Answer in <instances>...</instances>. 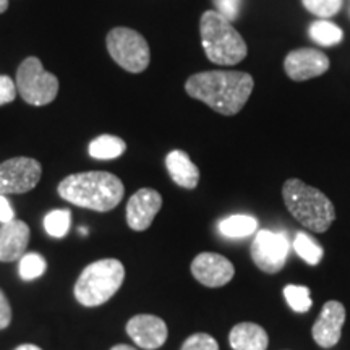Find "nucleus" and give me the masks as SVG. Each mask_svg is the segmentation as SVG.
Wrapping results in <instances>:
<instances>
[{
    "instance_id": "1",
    "label": "nucleus",
    "mask_w": 350,
    "mask_h": 350,
    "mask_svg": "<svg viewBox=\"0 0 350 350\" xmlns=\"http://www.w3.org/2000/svg\"><path fill=\"white\" fill-rule=\"evenodd\" d=\"M253 86L255 81L248 73L211 70L188 78L185 91L190 98L201 100L221 116H235L247 104Z\"/></svg>"
},
{
    "instance_id": "2",
    "label": "nucleus",
    "mask_w": 350,
    "mask_h": 350,
    "mask_svg": "<svg viewBox=\"0 0 350 350\" xmlns=\"http://www.w3.org/2000/svg\"><path fill=\"white\" fill-rule=\"evenodd\" d=\"M60 198L91 211L107 213L120 204L125 195L124 183L109 172H80L65 177L57 187Z\"/></svg>"
},
{
    "instance_id": "3",
    "label": "nucleus",
    "mask_w": 350,
    "mask_h": 350,
    "mask_svg": "<svg viewBox=\"0 0 350 350\" xmlns=\"http://www.w3.org/2000/svg\"><path fill=\"white\" fill-rule=\"evenodd\" d=\"M282 200L288 213L312 232H326L336 219L332 201L318 188L306 185L299 178L284 182Z\"/></svg>"
},
{
    "instance_id": "4",
    "label": "nucleus",
    "mask_w": 350,
    "mask_h": 350,
    "mask_svg": "<svg viewBox=\"0 0 350 350\" xmlns=\"http://www.w3.org/2000/svg\"><path fill=\"white\" fill-rule=\"evenodd\" d=\"M201 44L213 64L235 65L247 57L248 47L234 25L216 10H206L200 20Z\"/></svg>"
},
{
    "instance_id": "5",
    "label": "nucleus",
    "mask_w": 350,
    "mask_h": 350,
    "mask_svg": "<svg viewBox=\"0 0 350 350\" xmlns=\"http://www.w3.org/2000/svg\"><path fill=\"white\" fill-rule=\"evenodd\" d=\"M124 279V265L116 258H104L83 269L73 287V294L83 306H99L119 292Z\"/></svg>"
},
{
    "instance_id": "6",
    "label": "nucleus",
    "mask_w": 350,
    "mask_h": 350,
    "mask_svg": "<svg viewBox=\"0 0 350 350\" xmlns=\"http://www.w3.org/2000/svg\"><path fill=\"white\" fill-rule=\"evenodd\" d=\"M15 85L25 103L38 107L51 104L59 93V80L54 73L44 70L38 57H28L20 64Z\"/></svg>"
},
{
    "instance_id": "7",
    "label": "nucleus",
    "mask_w": 350,
    "mask_h": 350,
    "mask_svg": "<svg viewBox=\"0 0 350 350\" xmlns=\"http://www.w3.org/2000/svg\"><path fill=\"white\" fill-rule=\"evenodd\" d=\"M106 44L113 62L126 72L142 73L150 65V46L146 39L135 29L125 26L113 28L107 34Z\"/></svg>"
},
{
    "instance_id": "8",
    "label": "nucleus",
    "mask_w": 350,
    "mask_h": 350,
    "mask_svg": "<svg viewBox=\"0 0 350 350\" xmlns=\"http://www.w3.org/2000/svg\"><path fill=\"white\" fill-rule=\"evenodd\" d=\"M42 167L33 157H13L0 164V195L31 191L41 180Z\"/></svg>"
},
{
    "instance_id": "9",
    "label": "nucleus",
    "mask_w": 350,
    "mask_h": 350,
    "mask_svg": "<svg viewBox=\"0 0 350 350\" xmlns=\"http://www.w3.org/2000/svg\"><path fill=\"white\" fill-rule=\"evenodd\" d=\"M250 253L258 268L268 274H275L286 266L288 240L278 232L260 230L253 240Z\"/></svg>"
},
{
    "instance_id": "10",
    "label": "nucleus",
    "mask_w": 350,
    "mask_h": 350,
    "mask_svg": "<svg viewBox=\"0 0 350 350\" xmlns=\"http://www.w3.org/2000/svg\"><path fill=\"white\" fill-rule=\"evenodd\" d=\"M329 68V59L325 52L317 49L291 51L284 59V70L294 81H306L317 78Z\"/></svg>"
},
{
    "instance_id": "11",
    "label": "nucleus",
    "mask_w": 350,
    "mask_h": 350,
    "mask_svg": "<svg viewBox=\"0 0 350 350\" xmlns=\"http://www.w3.org/2000/svg\"><path fill=\"white\" fill-rule=\"evenodd\" d=\"M191 274L200 284L206 287H222L235 275V268L230 260L217 253H200L191 261Z\"/></svg>"
},
{
    "instance_id": "12",
    "label": "nucleus",
    "mask_w": 350,
    "mask_h": 350,
    "mask_svg": "<svg viewBox=\"0 0 350 350\" xmlns=\"http://www.w3.org/2000/svg\"><path fill=\"white\" fill-rule=\"evenodd\" d=\"M125 329L131 340L144 350L163 347L169 336L164 319L154 314H137L126 323Z\"/></svg>"
},
{
    "instance_id": "13",
    "label": "nucleus",
    "mask_w": 350,
    "mask_h": 350,
    "mask_svg": "<svg viewBox=\"0 0 350 350\" xmlns=\"http://www.w3.org/2000/svg\"><path fill=\"white\" fill-rule=\"evenodd\" d=\"M163 208V196L152 188H142L126 203V224L130 229L143 232L152 224Z\"/></svg>"
},
{
    "instance_id": "14",
    "label": "nucleus",
    "mask_w": 350,
    "mask_h": 350,
    "mask_svg": "<svg viewBox=\"0 0 350 350\" xmlns=\"http://www.w3.org/2000/svg\"><path fill=\"white\" fill-rule=\"evenodd\" d=\"M344 323L345 306L338 300L326 301L312 329L314 342L323 349L334 347L340 340Z\"/></svg>"
},
{
    "instance_id": "15",
    "label": "nucleus",
    "mask_w": 350,
    "mask_h": 350,
    "mask_svg": "<svg viewBox=\"0 0 350 350\" xmlns=\"http://www.w3.org/2000/svg\"><path fill=\"white\" fill-rule=\"evenodd\" d=\"M29 227L25 221L13 219L0 227V261L12 262L25 255L29 243Z\"/></svg>"
},
{
    "instance_id": "16",
    "label": "nucleus",
    "mask_w": 350,
    "mask_h": 350,
    "mask_svg": "<svg viewBox=\"0 0 350 350\" xmlns=\"http://www.w3.org/2000/svg\"><path fill=\"white\" fill-rule=\"evenodd\" d=\"M165 167L170 178L177 183L178 187L193 190L198 187L200 182V169L190 159V156L182 150H174L165 156Z\"/></svg>"
},
{
    "instance_id": "17",
    "label": "nucleus",
    "mask_w": 350,
    "mask_h": 350,
    "mask_svg": "<svg viewBox=\"0 0 350 350\" xmlns=\"http://www.w3.org/2000/svg\"><path fill=\"white\" fill-rule=\"evenodd\" d=\"M229 344L234 350H266L269 338L256 323H239L230 329Z\"/></svg>"
},
{
    "instance_id": "18",
    "label": "nucleus",
    "mask_w": 350,
    "mask_h": 350,
    "mask_svg": "<svg viewBox=\"0 0 350 350\" xmlns=\"http://www.w3.org/2000/svg\"><path fill=\"white\" fill-rule=\"evenodd\" d=\"M126 151V143L119 137L113 135H100L94 138L88 146V152L93 159L111 161L120 157Z\"/></svg>"
},
{
    "instance_id": "19",
    "label": "nucleus",
    "mask_w": 350,
    "mask_h": 350,
    "mask_svg": "<svg viewBox=\"0 0 350 350\" xmlns=\"http://www.w3.org/2000/svg\"><path fill=\"white\" fill-rule=\"evenodd\" d=\"M258 222L247 214H234L219 222V232L227 239H243L256 232Z\"/></svg>"
},
{
    "instance_id": "20",
    "label": "nucleus",
    "mask_w": 350,
    "mask_h": 350,
    "mask_svg": "<svg viewBox=\"0 0 350 350\" xmlns=\"http://www.w3.org/2000/svg\"><path fill=\"white\" fill-rule=\"evenodd\" d=\"M310 36H312L313 41L319 44V46L331 47L342 41L344 33L338 25L321 18L314 21V23L310 26Z\"/></svg>"
},
{
    "instance_id": "21",
    "label": "nucleus",
    "mask_w": 350,
    "mask_h": 350,
    "mask_svg": "<svg viewBox=\"0 0 350 350\" xmlns=\"http://www.w3.org/2000/svg\"><path fill=\"white\" fill-rule=\"evenodd\" d=\"M294 248L297 255H299L306 265L312 266L318 265V262L323 260V255H325L321 245H319L314 239L310 237V235L304 234V232H299V234H297V237L294 240Z\"/></svg>"
},
{
    "instance_id": "22",
    "label": "nucleus",
    "mask_w": 350,
    "mask_h": 350,
    "mask_svg": "<svg viewBox=\"0 0 350 350\" xmlns=\"http://www.w3.org/2000/svg\"><path fill=\"white\" fill-rule=\"evenodd\" d=\"M72 226V213L68 209H54L44 217V229L54 239H64Z\"/></svg>"
},
{
    "instance_id": "23",
    "label": "nucleus",
    "mask_w": 350,
    "mask_h": 350,
    "mask_svg": "<svg viewBox=\"0 0 350 350\" xmlns=\"http://www.w3.org/2000/svg\"><path fill=\"white\" fill-rule=\"evenodd\" d=\"M47 269V261L44 260L42 255L39 253H25L20 258L18 273L23 281H34V279L41 278Z\"/></svg>"
},
{
    "instance_id": "24",
    "label": "nucleus",
    "mask_w": 350,
    "mask_h": 350,
    "mask_svg": "<svg viewBox=\"0 0 350 350\" xmlns=\"http://www.w3.org/2000/svg\"><path fill=\"white\" fill-rule=\"evenodd\" d=\"M284 297H286L288 306L297 313H306L313 305L312 295H310V288L305 286L291 284V286L284 288Z\"/></svg>"
},
{
    "instance_id": "25",
    "label": "nucleus",
    "mask_w": 350,
    "mask_h": 350,
    "mask_svg": "<svg viewBox=\"0 0 350 350\" xmlns=\"http://www.w3.org/2000/svg\"><path fill=\"white\" fill-rule=\"evenodd\" d=\"M301 3L310 13L326 20L334 16L342 8L344 0H301Z\"/></svg>"
},
{
    "instance_id": "26",
    "label": "nucleus",
    "mask_w": 350,
    "mask_h": 350,
    "mask_svg": "<svg viewBox=\"0 0 350 350\" xmlns=\"http://www.w3.org/2000/svg\"><path fill=\"white\" fill-rule=\"evenodd\" d=\"M213 3L219 15L224 16L230 23L237 21L242 15L243 0H213Z\"/></svg>"
},
{
    "instance_id": "27",
    "label": "nucleus",
    "mask_w": 350,
    "mask_h": 350,
    "mask_svg": "<svg viewBox=\"0 0 350 350\" xmlns=\"http://www.w3.org/2000/svg\"><path fill=\"white\" fill-rule=\"evenodd\" d=\"M180 350H219V344L213 336L198 332V334L188 336Z\"/></svg>"
},
{
    "instance_id": "28",
    "label": "nucleus",
    "mask_w": 350,
    "mask_h": 350,
    "mask_svg": "<svg viewBox=\"0 0 350 350\" xmlns=\"http://www.w3.org/2000/svg\"><path fill=\"white\" fill-rule=\"evenodd\" d=\"M16 85L10 77L0 75V106H5L8 103H13L16 98Z\"/></svg>"
},
{
    "instance_id": "29",
    "label": "nucleus",
    "mask_w": 350,
    "mask_h": 350,
    "mask_svg": "<svg viewBox=\"0 0 350 350\" xmlns=\"http://www.w3.org/2000/svg\"><path fill=\"white\" fill-rule=\"evenodd\" d=\"M12 323V306L8 304V299L0 291V329H5Z\"/></svg>"
},
{
    "instance_id": "30",
    "label": "nucleus",
    "mask_w": 350,
    "mask_h": 350,
    "mask_svg": "<svg viewBox=\"0 0 350 350\" xmlns=\"http://www.w3.org/2000/svg\"><path fill=\"white\" fill-rule=\"evenodd\" d=\"M15 219V211H13L10 201L7 200L5 195H0V222L5 224Z\"/></svg>"
},
{
    "instance_id": "31",
    "label": "nucleus",
    "mask_w": 350,
    "mask_h": 350,
    "mask_svg": "<svg viewBox=\"0 0 350 350\" xmlns=\"http://www.w3.org/2000/svg\"><path fill=\"white\" fill-rule=\"evenodd\" d=\"M15 350H42V349L38 347V345H34V344H21Z\"/></svg>"
},
{
    "instance_id": "32",
    "label": "nucleus",
    "mask_w": 350,
    "mask_h": 350,
    "mask_svg": "<svg viewBox=\"0 0 350 350\" xmlns=\"http://www.w3.org/2000/svg\"><path fill=\"white\" fill-rule=\"evenodd\" d=\"M111 350H137V349L131 347V345H126V344H119V345H113Z\"/></svg>"
},
{
    "instance_id": "33",
    "label": "nucleus",
    "mask_w": 350,
    "mask_h": 350,
    "mask_svg": "<svg viewBox=\"0 0 350 350\" xmlns=\"http://www.w3.org/2000/svg\"><path fill=\"white\" fill-rule=\"evenodd\" d=\"M8 8V0H0V13L7 12Z\"/></svg>"
},
{
    "instance_id": "34",
    "label": "nucleus",
    "mask_w": 350,
    "mask_h": 350,
    "mask_svg": "<svg viewBox=\"0 0 350 350\" xmlns=\"http://www.w3.org/2000/svg\"><path fill=\"white\" fill-rule=\"evenodd\" d=\"M80 232H81V235H86L88 229H86V227H80Z\"/></svg>"
}]
</instances>
